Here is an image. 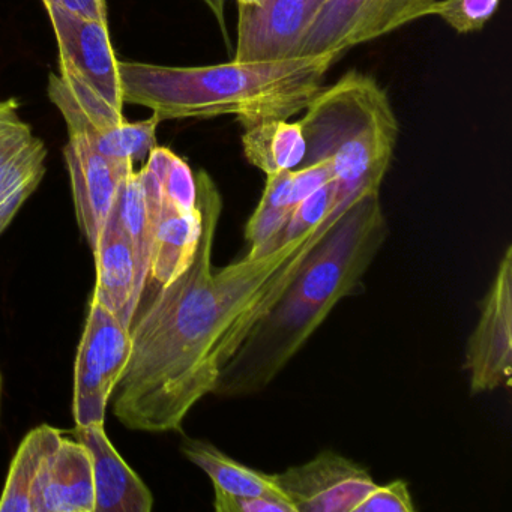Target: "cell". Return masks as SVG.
<instances>
[{
    "label": "cell",
    "mask_w": 512,
    "mask_h": 512,
    "mask_svg": "<svg viewBox=\"0 0 512 512\" xmlns=\"http://www.w3.org/2000/svg\"><path fill=\"white\" fill-rule=\"evenodd\" d=\"M185 457L203 470L214 485V491L236 496H284L274 475L251 469L224 454L212 443L199 439H185L182 443ZM287 499V497H286Z\"/></svg>",
    "instance_id": "19"
},
{
    "label": "cell",
    "mask_w": 512,
    "mask_h": 512,
    "mask_svg": "<svg viewBox=\"0 0 512 512\" xmlns=\"http://www.w3.org/2000/svg\"><path fill=\"white\" fill-rule=\"evenodd\" d=\"M97 286L94 298L130 329L142 295L137 289V266L131 242L110 215L95 245Z\"/></svg>",
    "instance_id": "14"
},
{
    "label": "cell",
    "mask_w": 512,
    "mask_h": 512,
    "mask_svg": "<svg viewBox=\"0 0 512 512\" xmlns=\"http://www.w3.org/2000/svg\"><path fill=\"white\" fill-rule=\"evenodd\" d=\"M337 208V185L332 179L296 205L287 221L286 229L281 233V244L314 229Z\"/></svg>",
    "instance_id": "22"
},
{
    "label": "cell",
    "mask_w": 512,
    "mask_h": 512,
    "mask_svg": "<svg viewBox=\"0 0 512 512\" xmlns=\"http://www.w3.org/2000/svg\"><path fill=\"white\" fill-rule=\"evenodd\" d=\"M130 329L92 298L74 368L76 427L104 424L107 404L127 367Z\"/></svg>",
    "instance_id": "7"
},
{
    "label": "cell",
    "mask_w": 512,
    "mask_h": 512,
    "mask_svg": "<svg viewBox=\"0 0 512 512\" xmlns=\"http://www.w3.org/2000/svg\"><path fill=\"white\" fill-rule=\"evenodd\" d=\"M61 440V431L50 425H40L28 433L11 463L7 484L0 496V512H35L38 481Z\"/></svg>",
    "instance_id": "17"
},
{
    "label": "cell",
    "mask_w": 512,
    "mask_h": 512,
    "mask_svg": "<svg viewBox=\"0 0 512 512\" xmlns=\"http://www.w3.org/2000/svg\"><path fill=\"white\" fill-rule=\"evenodd\" d=\"M340 56L196 68L119 62V76L124 103L148 107L161 122L233 115L245 127L263 119H289L307 109Z\"/></svg>",
    "instance_id": "3"
},
{
    "label": "cell",
    "mask_w": 512,
    "mask_h": 512,
    "mask_svg": "<svg viewBox=\"0 0 512 512\" xmlns=\"http://www.w3.org/2000/svg\"><path fill=\"white\" fill-rule=\"evenodd\" d=\"M409 485L403 479L374 485L353 512H415Z\"/></svg>",
    "instance_id": "24"
},
{
    "label": "cell",
    "mask_w": 512,
    "mask_h": 512,
    "mask_svg": "<svg viewBox=\"0 0 512 512\" xmlns=\"http://www.w3.org/2000/svg\"><path fill=\"white\" fill-rule=\"evenodd\" d=\"M146 166L158 176L163 194L184 211L197 209L196 175L178 155L166 148H157L149 155Z\"/></svg>",
    "instance_id": "21"
},
{
    "label": "cell",
    "mask_w": 512,
    "mask_h": 512,
    "mask_svg": "<svg viewBox=\"0 0 512 512\" xmlns=\"http://www.w3.org/2000/svg\"><path fill=\"white\" fill-rule=\"evenodd\" d=\"M319 5L311 0H262L238 5L235 62H280L298 58L299 44Z\"/></svg>",
    "instance_id": "10"
},
{
    "label": "cell",
    "mask_w": 512,
    "mask_h": 512,
    "mask_svg": "<svg viewBox=\"0 0 512 512\" xmlns=\"http://www.w3.org/2000/svg\"><path fill=\"white\" fill-rule=\"evenodd\" d=\"M500 0H437L431 16H439L458 34L481 31L494 16Z\"/></svg>",
    "instance_id": "23"
},
{
    "label": "cell",
    "mask_w": 512,
    "mask_h": 512,
    "mask_svg": "<svg viewBox=\"0 0 512 512\" xmlns=\"http://www.w3.org/2000/svg\"><path fill=\"white\" fill-rule=\"evenodd\" d=\"M238 5H259L262 0H236Z\"/></svg>",
    "instance_id": "28"
},
{
    "label": "cell",
    "mask_w": 512,
    "mask_h": 512,
    "mask_svg": "<svg viewBox=\"0 0 512 512\" xmlns=\"http://www.w3.org/2000/svg\"><path fill=\"white\" fill-rule=\"evenodd\" d=\"M94 467L95 512H151L154 497L107 437L104 424L76 427Z\"/></svg>",
    "instance_id": "12"
},
{
    "label": "cell",
    "mask_w": 512,
    "mask_h": 512,
    "mask_svg": "<svg viewBox=\"0 0 512 512\" xmlns=\"http://www.w3.org/2000/svg\"><path fill=\"white\" fill-rule=\"evenodd\" d=\"M437 0H323L308 23L298 58L340 53L431 16Z\"/></svg>",
    "instance_id": "6"
},
{
    "label": "cell",
    "mask_w": 512,
    "mask_h": 512,
    "mask_svg": "<svg viewBox=\"0 0 512 512\" xmlns=\"http://www.w3.org/2000/svg\"><path fill=\"white\" fill-rule=\"evenodd\" d=\"M274 479L296 512H353L376 485L365 467L334 451L274 473Z\"/></svg>",
    "instance_id": "9"
},
{
    "label": "cell",
    "mask_w": 512,
    "mask_h": 512,
    "mask_svg": "<svg viewBox=\"0 0 512 512\" xmlns=\"http://www.w3.org/2000/svg\"><path fill=\"white\" fill-rule=\"evenodd\" d=\"M200 233L202 214L199 208L193 212L184 211L163 194L149 278L164 286L181 275L196 254Z\"/></svg>",
    "instance_id": "15"
},
{
    "label": "cell",
    "mask_w": 512,
    "mask_h": 512,
    "mask_svg": "<svg viewBox=\"0 0 512 512\" xmlns=\"http://www.w3.org/2000/svg\"><path fill=\"white\" fill-rule=\"evenodd\" d=\"M77 220L94 250L115 205L122 178L134 169L130 160H112L95 152L82 137H70L64 149Z\"/></svg>",
    "instance_id": "11"
},
{
    "label": "cell",
    "mask_w": 512,
    "mask_h": 512,
    "mask_svg": "<svg viewBox=\"0 0 512 512\" xmlns=\"http://www.w3.org/2000/svg\"><path fill=\"white\" fill-rule=\"evenodd\" d=\"M203 2L208 5L209 10L214 14L218 26H220L221 32H223L224 40H226L227 46L230 47L229 34H227L226 26V0H203Z\"/></svg>",
    "instance_id": "27"
},
{
    "label": "cell",
    "mask_w": 512,
    "mask_h": 512,
    "mask_svg": "<svg viewBox=\"0 0 512 512\" xmlns=\"http://www.w3.org/2000/svg\"><path fill=\"white\" fill-rule=\"evenodd\" d=\"M305 110L299 121L305 139L301 166L320 160L331 163L338 208L380 193L400 128L377 80L349 71L334 85L320 89Z\"/></svg>",
    "instance_id": "4"
},
{
    "label": "cell",
    "mask_w": 512,
    "mask_h": 512,
    "mask_svg": "<svg viewBox=\"0 0 512 512\" xmlns=\"http://www.w3.org/2000/svg\"><path fill=\"white\" fill-rule=\"evenodd\" d=\"M58 40L61 76L50 74V100L59 107L70 136L82 128L110 130L124 124L119 61L109 25L46 5Z\"/></svg>",
    "instance_id": "5"
},
{
    "label": "cell",
    "mask_w": 512,
    "mask_h": 512,
    "mask_svg": "<svg viewBox=\"0 0 512 512\" xmlns=\"http://www.w3.org/2000/svg\"><path fill=\"white\" fill-rule=\"evenodd\" d=\"M242 148L248 163L266 176L298 169L305 158L301 124L287 119H263L245 125Z\"/></svg>",
    "instance_id": "18"
},
{
    "label": "cell",
    "mask_w": 512,
    "mask_h": 512,
    "mask_svg": "<svg viewBox=\"0 0 512 512\" xmlns=\"http://www.w3.org/2000/svg\"><path fill=\"white\" fill-rule=\"evenodd\" d=\"M160 119L152 115L146 121L136 124L118 125L110 130H95L82 128L79 133L70 137H82L88 145L103 157L112 160L143 161L148 160L151 152L157 148V128Z\"/></svg>",
    "instance_id": "20"
},
{
    "label": "cell",
    "mask_w": 512,
    "mask_h": 512,
    "mask_svg": "<svg viewBox=\"0 0 512 512\" xmlns=\"http://www.w3.org/2000/svg\"><path fill=\"white\" fill-rule=\"evenodd\" d=\"M47 149L37 137L0 149V235L46 173Z\"/></svg>",
    "instance_id": "16"
},
{
    "label": "cell",
    "mask_w": 512,
    "mask_h": 512,
    "mask_svg": "<svg viewBox=\"0 0 512 512\" xmlns=\"http://www.w3.org/2000/svg\"><path fill=\"white\" fill-rule=\"evenodd\" d=\"M214 508L218 512H296L283 496H236L214 491Z\"/></svg>",
    "instance_id": "25"
},
{
    "label": "cell",
    "mask_w": 512,
    "mask_h": 512,
    "mask_svg": "<svg viewBox=\"0 0 512 512\" xmlns=\"http://www.w3.org/2000/svg\"><path fill=\"white\" fill-rule=\"evenodd\" d=\"M472 395L509 388L512 376V247L497 266L467 341L466 364Z\"/></svg>",
    "instance_id": "8"
},
{
    "label": "cell",
    "mask_w": 512,
    "mask_h": 512,
    "mask_svg": "<svg viewBox=\"0 0 512 512\" xmlns=\"http://www.w3.org/2000/svg\"><path fill=\"white\" fill-rule=\"evenodd\" d=\"M35 512H95L94 467L85 443L62 437L44 466Z\"/></svg>",
    "instance_id": "13"
},
{
    "label": "cell",
    "mask_w": 512,
    "mask_h": 512,
    "mask_svg": "<svg viewBox=\"0 0 512 512\" xmlns=\"http://www.w3.org/2000/svg\"><path fill=\"white\" fill-rule=\"evenodd\" d=\"M311 2H314V4L319 5L322 4L323 0H311Z\"/></svg>",
    "instance_id": "29"
},
{
    "label": "cell",
    "mask_w": 512,
    "mask_h": 512,
    "mask_svg": "<svg viewBox=\"0 0 512 512\" xmlns=\"http://www.w3.org/2000/svg\"><path fill=\"white\" fill-rule=\"evenodd\" d=\"M46 5H56L74 16L107 22L106 0H44Z\"/></svg>",
    "instance_id": "26"
},
{
    "label": "cell",
    "mask_w": 512,
    "mask_h": 512,
    "mask_svg": "<svg viewBox=\"0 0 512 512\" xmlns=\"http://www.w3.org/2000/svg\"><path fill=\"white\" fill-rule=\"evenodd\" d=\"M196 184L202 214L196 254L130 326V359L113 391V413L130 430H182L191 409L214 394L221 367L256 322L263 298L290 283L308 251L346 211L335 209L271 253L215 269L223 199L205 170L196 173Z\"/></svg>",
    "instance_id": "1"
},
{
    "label": "cell",
    "mask_w": 512,
    "mask_h": 512,
    "mask_svg": "<svg viewBox=\"0 0 512 512\" xmlns=\"http://www.w3.org/2000/svg\"><path fill=\"white\" fill-rule=\"evenodd\" d=\"M388 235L380 193L352 203L224 362L214 394L239 398L268 388L332 310L355 295Z\"/></svg>",
    "instance_id": "2"
}]
</instances>
